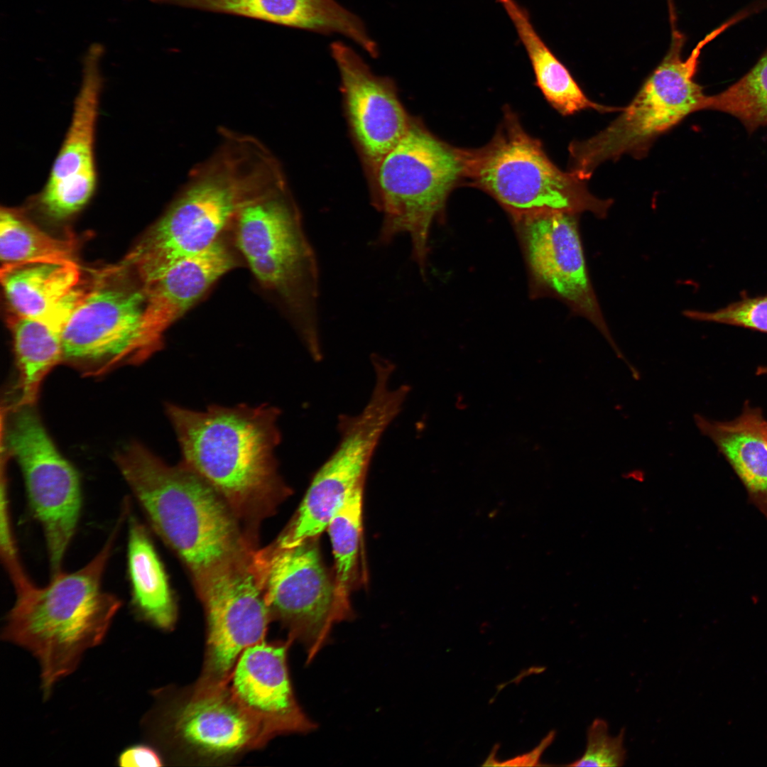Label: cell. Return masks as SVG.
<instances>
[{
	"label": "cell",
	"instance_id": "f1b7e54d",
	"mask_svg": "<svg viewBox=\"0 0 767 767\" xmlns=\"http://www.w3.org/2000/svg\"><path fill=\"white\" fill-rule=\"evenodd\" d=\"M625 729L622 728L615 736L609 734L607 722L595 719L587 731V745L582 756L568 766H621L625 763L626 750L624 747Z\"/></svg>",
	"mask_w": 767,
	"mask_h": 767
},
{
	"label": "cell",
	"instance_id": "7a4b0ae2",
	"mask_svg": "<svg viewBox=\"0 0 767 767\" xmlns=\"http://www.w3.org/2000/svg\"><path fill=\"white\" fill-rule=\"evenodd\" d=\"M115 462L158 535L187 567L197 593L256 550L219 492L183 461L169 465L139 443Z\"/></svg>",
	"mask_w": 767,
	"mask_h": 767
},
{
	"label": "cell",
	"instance_id": "9c48e42d",
	"mask_svg": "<svg viewBox=\"0 0 767 767\" xmlns=\"http://www.w3.org/2000/svg\"><path fill=\"white\" fill-rule=\"evenodd\" d=\"M371 396L357 415H340L339 442L313 476L294 517L273 543L295 546L318 538L349 496L364 485L372 457L386 430L401 413L409 386H391L393 369L377 366Z\"/></svg>",
	"mask_w": 767,
	"mask_h": 767
},
{
	"label": "cell",
	"instance_id": "30bf717a",
	"mask_svg": "<svg viewBox=\"0 0 767 767\" xmlns=\"http://www.w3.org/2000/svg\"><path fill=\"white\" fill-rule=\"evenodd\" d=\"M251 567L271 618L303 644L310 661L332 626L352 614L339 602L334 576L323 562L317 538L290 548L273 543L255 550Z\"/></svg>",
	"mask_w": 767,
	"mask_h": 767
},
{
	"label": "cell",
	"instance_id": "6da1fadb",
	"mask_svg": "<svg viewBox=\"0 0 767 767\" xmlns=\"http://www.w3.org/2000/svg\"><path fill=\"white\" fill-rule=\"evenodd\" d=\"M158 220L126 258L143 285L208 249L250 200L279 178L273 153L255 136L223 127Z\"/></svg>",
	"mask_w": 767,
	"mask_h": 767
},
{
	"label": "cell",
	"instance_id": "e0dca14e",
	"mask_svg": "<svg viewBox=\"0 0 767 767\" xmlns=\"http://www.w3.org/2000/svg\"><path fill=\"white\" fill-rule=\"evenodd\" d=\"M290 643L263 641L247 648L239 658L228 684L234 698L272 737L315 729L293 692L286 663Z\"/></svg>",
	"mask_w": 767,
	"mask_h": 767
},
{
	"label": "cell",
	"instance_id": "d6986e66",
	"mask_svg": "<svg viewBox=\"0 0 767 767\" xmlns=\"http://www.w3.org/2000/svg\"><path fill=\"white\" fill-rule=\"evenodd\" d=\"M234 262L231 251L218 239L208 249L178 262L160 278L143 285L146 303L142 330L153 354L162 347L168 327L229 271Z\"/></svg>",
	"mask_w": 767,
	"mask_h": 767
},
{
	"label": "cell",
	"instance_id": "484cf974",
	"mask_svg": "<svg viewBox=\"0 0 767 767\" xmlns=\"http://www.w3.org/2000/svg\"><path fill=\"white\" fill-rule=\"evenodd\" d=\"M75 249L73 239L50 236L31 222L22 209L1 207L2 266L40 259H72Z\"/></svg>",
	"mask_w": 767,
	"mask_h": 767
},
{
	"label": "cell",
	"instance_id": "8992f818",
	"mask_svg": "<svg viewBox=\"0 0 767 767\" xmlns=\"http://www.w3.org/2000/svg\"><path fill=\"white\" fill-rule=\"evenodd\" d=\"M235 220L237 244L252 273L284 300L305 347L319 348L318 267L287 180L247 202Z\"/></svg>",
	"mask_w": 767,
	"mask_h": 767
},
{
	"label": "cell",
	"instance_id": "d6a6232c",
	"mask_svg": "<svg viewBox=\"0 0 767 767\" xmlns=\"http://www.w3.org/2000/svg\"><path fill=\"white\" fill-rule=\"evenodd\" d=\"M757 375H767V366H761L757 368Z\"/></svg>",
	"mask_w": 767,
	"mask_h": 767
},
{
	"label": "cell",
	"instance_id": "e575fe53",
	"mask_svg": "<svg viewBox=\"0 0 767 767\" xmlns=\"http://www.w3.org/2000/svg\"><path fill=\"white\" fill-rule=\"evenodd\" d=\"M765 428H766V436H767V420L766 422Z\"/></svg>",
	"mask_w": 767,
	"mask_h": 767
},
{
	"label": "cell",
	"instance_id": "4316f807",
	"mask_svg": "<svg viewBox=\"0 0 767 767\" xmlns=\"http://www.w3.org/2000/svg\"><path fill=\"white\" fill-rule=\"evenodd\" d=\"M364 488V485L359 486L349 496L327 527L334 559L337 597L340 603L349 610V593L358 571Z\"/></svg>",
	"mask_w": 767,
	"mask_h": 767
},
{
	"label": "cell",
	"instance_id": "1f68e13d",
	"mask_svg": "<svg viewBox=\"0 0 767 767\" xmlns=\"http://www.w3.org/2000/svg\"><path fill=\"white\" fill-rule=\"evenodd\" d=\"M118 761L119 766L125 767H157L163 765L157 753L143 745L126 749L120 754Z\"/></svg>",
	"mask_w": 767,
	"mask_h": 767
},
{
	"label": "cell",
	"instance_id": "836d02e7",
	"mask_svg": "<svg viewBox=\"0 0 767 767\" xmlns=\"http://www.w3.org/2000/svg\"><path fill=\"white\" fill-rule=\"evenodd\" d=\"M668 5H669V8H673V7L672 0H668Z\"/></svg>",
	"mask_w": 767,
	"mask_h": 767
},
{
	"label": "cell",
	"instance_id": "d4e9b609",
	"mask_svg": "<svg viewBox=\"0 0 767 767\" xmlns=\"http://www.w3.org/2000/svg\"><path fill=\"white\" fill-rule=\"evenodd\" d=\"M19 373V404H33L45 376L63 360L62 331L13 312L7 318Z\"/></svg>",
	"mask_w": 767,
	"mask_h": 767
},
{
	"label": "cell",
	"instance_id": "8fae6325",
	"mask_svg": "<svg viewBox=\"0 0 767 767\" xmlns=\"http://www.w3.org/2000/svg\"><path fill=\"white\" fill-rule=\"evenodd\" d=\"M5 436L6 449L21 469L31 511L42 527L54 577L63 572L80 516L79 475L56 448L33 404H17Z\"/></svg>",
	"mask_w": 767,
	"mask_h": 767
},
{
	"label": "cell",
	"instance_id": "5b68a950",
	"mask_svg": "<svg viewBox=\"0 0 767 767\" xmlns=\"http://www.w3.org/2000/svg\"><path fill=\"white\" fill-rule=\"evenodd\" d=\"M469 153L450 147L416 119L382 158L368 182L372 205L383 215L378 243L406 234L423 276L431 226L459 180L467 175Z\"/></svg>",
	"mask_w": 767,
	"mask_h": 767
},
{
	"label": "cell",
	"instance_id": "44dd1931",
	"mask_svg": "<svg viewBox=\"0 0 767 767\" xmlns=\"http://www.w3.org/2000/svg\"><path fill=\"white\" fill-rule=\"evenodd\" d=\"M1 282L13 312L62 325L63 305L80 281L72 259H40L4 265Z\"/></svg>",
	"mask_w": 767,
	"mask_h": 767
},
{
	"label": "cell",
	"instance_id": "cb8c5ba5",
	"mask_svg": "<svg viewBox=\"0 0 767 767\" xmlns=\"http://www.w3.org/2000/svg\"><path fill=\"white\" fill-rule=\"evenodd\" d=\"M130 514L129 510L127 567L132 605L142 619L170 629L176 606L167 575L144 526Z\"/></svg>",
	"mask_w": 767,
	"mask_h": 767
},
{
	"label": "cell",
	"instance_id": "83f0119b",
	"mask_svg": "<svg viewBox=\"0 0 767 767\" xmlns=\"http://www.w3.org/2000/svg\"><path fill=\"white\" fill-rule=\"evenodd\" d=\"M706 109L730 114L749 131L767 126V51L737 82L708 96Z\"/></svg>",
	"mask_w": 767,
	"mask_h": 767
},
{
	"label": "cell",
	"instance_id": "5bb4252c",
	"mask_svg": "<svg viewBox=\"0 0 767 767\" xmlns=\"http://www.w3.org/2000/svg\"><path fill=\"white\" fill-rule=\"evenodd\" d=\"M577 216L553 212L515 223L529 271L535 286L588 320L616 355L628 363L612 337L590 281Z\"/></svg>",
	"mask_w": 767,
	"mask_h": 767
},
{
	"label": "cell",
	"instance_id": "ac0fdd59",
	"mask_svg": "<svg viewBox=\"0 0 767 767\" xmlns=\"http://www.w3.org/2000/svg\"><path fill=\"white\" fill-rule=\"evenodd\" d=\"M173 731L197 755L227 758L265 744L273 737L224 687L192 692L175 712Z\"/></svg>",
	"mask_w": 767,
	"mask_h": 767
},
{
	"label": "cell",
	"instance_id": "3957f363",
	"mask_svg": "<svg viewBox=\"0 0 767 767\" xmlns=\"http://www.w3.org/2000/svg\"><path fill=\"white\" fill-rule=\"evenodd\" d=\"M183 461L223 497L239 521L256 526L290 494L278 470L280 410L213 405L193 410L168 403Z\"/></svg>",
	"mask_w": 767,
	"mask_h": 767
},
{
	"label": "cell",
	"instance_id": "4fadbf2b",
	"mask_svg": "<svg viewBox=\"0 0 767 767\" xmlns=\"http://www.w3.org/2000/svg\"><path fill=\"white\" fill-rule=\"evenodd\" d=\"M251 559L214 577L198 594L205 610L207 637L203 670L193 692L227 686L241 654L263 641L272 618Z\"/></svg>",
	"mask_w": 767,
	"mask_h": 767
},
{
	"label": "cell",
	"instance_id": "ba28073f",
	"mask_svg": "<svg viewBox=\"0 0 767 767\" xmlns=\"http://www.w3.org/2000/svg\"><path fill=\"white\" fill-rule=\"evenodd\" d=\"M467 175L491 195L514 223L553 212L607 216L613 201L600 199L585 180L564 172L548 158L538 141L511 121L488 147L469 153Z\"/></svg>",
	"mask_w": 767,
	"mask_h": 767
},
{
	"label": "cell",
	"instance_id": "7402d4cb",
	"mask_svg": "<svg viewBox=\"0 0 767 767\" xmlns=\"http://www.w3.org/2000/svg\"><path fill=\"white\" fill-rule=\"evenodd\" d=\"M744 484L751 502L767 518V436L762 411L746 404L739 416L716 421L694 415Z\"/></svg>",
	"mask_w": 767,
	"mask_h": 767
},
{
	"label": "cell",
	"instance_id": "2e32d148",
	"mask_svg": "<svg viewBox=\"0 0 767 767\" xmlns=\"http://www.w3.org/2000/svg\"><path fill=\"white\" fill-rule=\"evenodd\" d=\"M102 85L99 55L89 54L68 129L45 185L33 199L39 211L51 219L75 215L96 190L95 138Z\"/></svg>",
	"mask_w": 767,
	"mask_h": 767
},
{
	"label": "cell",
	"instance_id": "52a82bcc",
	"mask_svg": "<svg viewBox=\"0 0 767 767\" xmlns=\"http://www.w3.org/2000/svg\"><path fill=\"white\" fill-rule=\"evenodd\" d=\"M670 47L660 63L644 82L630 104L604 129L572 143L571 171L583 180L591 178L599 165L625 154L641 158L661 134L689 114L706 110L707 95L695 80L703 47L728 28L722 24L682 58L685 36L670 20Z\"/></svg>",
	"mask_w": 767,
	"mask_h": 767
},
{
	"label": "cell",
	"instance_id": "4dcf8cb0",
	"mask_svg": "<svg viewBox=\"0 0 767 767\" xmlns=\"http://www.w3.org/2000/svg\"><path fill=\"white\" fill-rule=\"evenodd\" d=\"M555 736L554 731H550L547 736L540 741V743L532 751L526 753L523 755L516 756L510 760L504 761L503 762H498L494 758V753L496 751L497 745L494 746V749L492 750L485 762L482 766H538L540 758L543 753L544 750L553 742Z\"/></svg>",
	"mask_w": 767,
	"mask_h": 767
},
{
	"label": "cell",
	"instance_id": "277c9868",
	"mask_svg": "<svg viewBox=\"0 0 767 767\" xmlns=\"http://www.w3.org/2000/svg\"><path fill=\"white\" fill-rule=\"evenodd\" d=\"M124 520L119 518L101 550L83 567L63 571L45 587L32 583L16 592L1 636L38 659L44 698L76 669L87 649L102 642L121 606L103 590L102 580Z\"/></svg>",
	"mask_w": 767,
	"mask_h": 767
},
{
	"label": "cell",
	"instance_id": "f546056e",
	"mask_svg": "<svg viewBox=\"0 0 767 767\" xmlns=\"http://www.w3.org/2000/svg\"><path fill=\"white\" fill-rule=\"evenodd\" d=\"M693 320L750 328L767 332V296L745 298L714 312L686 310Z\"/></svg>",
	"mask_w": 767,
	"mask_h": 767
},
{
	"label": "cell",
	"instance_id": "603a6c76",
	"mask_svg": "<svg viewBox=\"0 0 767 767\" xmlns=\"http://www.w3.org/2000/svg\"><path fill=\"white\" fill-rule=\"evenodd\" d=\"M511 19L531 61L537 85L546 99L563 115L584 109L599 112L621 111L590 100L565 66L535 30L526 9L516 0H496Z\"/></svg>",
	"mask_w": 767,
	"mask_h": 767
},
{
	"label": "cell",
	"instance_id": "7c38bea8",
	"mask_svg": "<svg viewBox=\"0 0 767 767\" xmlns=\"http://www.w3.org/2000/svg\"><path fill=\"white\" fill-rule=\"evenodd\" d=\"M146 293L126 283L89 288L62 332V363L85 376H99L153 354L143 334Z\"/></svg>",
	"mask_w": 767,
	"mask_h": 767
},
{
	"label": "cell",
	"instance_id": "9a60e30c",
	"mask_svg": "<svg viewBox=\"0 0 767 767\" xmlns=\"http://www.w3.org/2000/svg\"><path fill=\"white\" fill-rule=\"evenodd\" d=\"M330 50L340 76L349 131L369 182L382 158L407 133L413 118L393 79L375 75L343 42L332 43Z\"/></svg>",
	"mask_w": 767,
	"mask_h": 767
},
{
	"label": "cell",
	"instance_id": "ffe728a7",
	"mask_svg": "<svg viewBox=\"0 0 767 767\" xmlns=\"http://www.w3.org/2000/svg\"><path fill=\"white\" fill-rule=\"evenodd\" d=\"M205 11L230 14L347 38L359 31V16L335 0H152Z\"/></svg>",
	"mask_w": 767,
	"mask_h": 767
}]
</instances>
